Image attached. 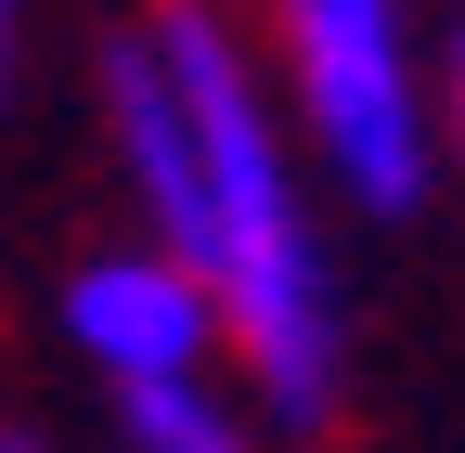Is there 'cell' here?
I'll list each match as a JSON object with an SVG mask.
<instances>
[{
	"label": "cell",
	"instance_id": "obj_1",
	"mask_svg": "<svg viewBox=\"0 0 465 453\" xmlns=\"http://www.w3.org/2000/svg\"><path fill=\"white\" fill-rule=\"evenodd\" d=\"M104 143L143 234L182 247L220 298V350L284 428H323L349 388L336 247L311 220V143L272 91V52L220 0H143L104 39Z\"/></svg>",
	"mask_w": 465,
	"mask_h": 453
},
{
	"label": "cell",
	"instance_id": "obj_2",
	"mask_svg": "<svg viewBox=\"0 0 465 453\" xmlns=\"http://www.w3.org/2000/svg\"><path fill=\"white\" fill-rule=\"evenodd\" d=\"M272 91L298 117L311 168L362 207L401 220L440 168V78L414 52V0H272Z\"/></svg>",
	"mask_w": 465,
	"mask_h": 453
},
{
	"label": "cell",
	"instance_id": "obj_3",
	"mask_svg": "<svg viewBox=\"0 0 465 453\" xmlns=\"http://www.w3.org/2000/svg\"><path fill=\"white\" fill-rule=\"evenodd\" d=\"M65 350L116 388V402H130V388H182V376L220 363V298H207V272L182 247H155V234L91 247L65 272Z\"/></svg>",
	"mask_w": 465,
	"mask_h": 453
},
{
	"label": "cell",
	"instance_id": "obj_4",
	"mask_svg": "<svg viewBox=\"0 0 465 453\" xmlns=\"http://www.w3.org/2000/svg\"><path fill=\"white\" fill-rule=\"evenodd\" d=\"M116 453H259V428H246L232 388L182 376V388H130L116 402Z\"/></svg>",
	"mask_w": 465,
	"mask_h": 453
},
{
	"label": "cell",
	"instance_id": "obj_5",
	"mask_svg": "<svg viewBox=\"0 0 465 453\" xmlns=\"http://www.w3.org/2000/svg\"><path fill=\"white\" fill-rule=\"evenodd\" d=\"M440 156L465 168V26H452V52H440Z\"/></svg>",
	"mask_w": 465,
	"mask_h": 453
},
{
	"label": "cell",
	"instance_id": "obj_6",
	"mask_svg": "<svg viewBox=\"0 0 465 453\" xmlns=\"http://www.w3.org/2000/svg\"><path fill=\"white\" fill-rule=\"evenodd\" d=\"M14 65H26V0H0V104H14Z\"/></svg>",
	"mask_w": 465,
	"mask_h": 453
},
{
	"label": "cell",
	"instance_id": "obj_7",
	"mask_svg": "<svg viewBox=\"0 0 465 453\" xmlns=\"http://www.w3.org/2000/svg\"><path fill=\"white\" fill-rule=\"evenodd\" d=\"M0 453H39V440H0Z\"/></svg>",
	"mask_w": 465,
	"mask_h": 453
}]
</instances>
